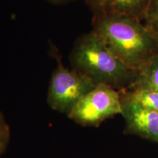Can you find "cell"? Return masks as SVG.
Masks as SVG:
<instances>
[{
	"mask_svg": "<svg viewBox=\"0 0 158 158\" xmlns=\"http://www.w3.org/2000/svg\"><path fill=\"white\" fill-rule=\"evenodd\" d=\"M92 31L114 56L137 71L158 54V43L143 23L127 15L94 13Z\"/></svg>",
	"mask_w": 158,
	"mask_h": 158,
	"instance_id": "cell-1",
	"label": "cell"
},
{
	"mask_svg": "<svg viewBox=\"0 0 158 158\" xmlns=\"http://www.w3.org/2000/svg\"><path fill=\"white\" fill-rule=\"evenodd\" d=\"M70 60L73 70L96 85H107L118 92L130 88L137 74L114 56L92 31L76 40Z\"/></svg>",
	"mask_w": 158,
	"mask_h": 158,
	"instance_id": "cell-2",
	"label": "cell"
},
{
	"mask_svg": "<svg viewBox=\"0 0 158 158\" xmlns=\"http://www.w3.org/2000/svg\"><path fill=\"white\" fill-rule=\"evenodd\" d=\"M54 56L57 66L51 75L47 102L53 110L68 115L77 102L97 85L84 74L65 68L56 51Z\"/></svg>",
	"mask_w": 158,
	"mask_h": 158,
	"instance_id": "cell-3",
	"label": "cell"
},
{
	"mask_svg": "<svg viewBox=\"0 0 158 158\" xmlns=\"http://www.w3.org/2000/svg\"><path fill=\"white\" fill-rule=\"evenodd\" d=\"M118 114H122L119 92L107 85L98 84L77 102L68 116L80 125L98 127Z\"/></svg>",
	"mask_w": 158,
	"mask_h": 158,
	"instance_id": "cell-4",
	"label": "cell"
},
{
	"mask_svg": "<svg viewBox=\"0 0 158 158\" xmlns=\"http://www.w3.org/2000/svg\"><path fill=\"white\" fill-rule=\"evenodd\" d=\"M119 94L126 132L158 143V112L144 107L122 92Z\"/></svg>",
	"mask_w": 158,
	"mask_h": 158,
	"instance_id": "cell-5",
	"label": "cell"
},
{
	"mask_svg": "<svg viewBox=\"0 0 158 158\" xmlns=\"http://www.w3.org/2000/svg\"><path fill=\"white\" fill-rule=\"evenodd\" d=\"M151 0H106L102 10L123 14L143 21Z\"/></svg>",
	"mask_w": 158,
	"mask_h": 158,
	"instance_id": "cell-6",
	"label": "cell"
},
{
	"mask_svg": "<svg viewBox=\"0 0 158 158\" xmlns=\"http://www.w3.org/2000/svg\"><path fill=\"white\" fill-rule=\"evenodd\" d=\"M136 73L135 81L130 88L158 91V54L150 59Z\"/></svg>",
	"mask_w": 158,
	"mask_h": 158,
	"instance_id": "cell-7",
	"label": "cell"
},
{
	"mask_svg": "<svg viewBox=\"0 0 158 158\" xmlns=\"http://www.w3.org/2000/svg\"><path fill=\"white\" fill-rule=\"evenodd\" d=\"M122 93L144 107L158 112V91L141 88H129L122 91Z\"/></svg>",
	"mask_w": 158,
	"mask_h": 158,
	"instance_id": "cell-8",
	"label": "cell"
},
{
	"mask_svg": "<svg viewBox=\"0 0 158 158\" xmlns=\"http://www.w3.org/2000/svg\"><path fill=\"white\" fill-rule=\"evenodd\" d=\"M142 22L158 43V0H151Z\"/></svg>",
	"mask_w": 158,
	"mask_h": 158,
	"instance_id": "cell-9",
	"label": "cell"
},
{
	"mask_svg": "<svg viewBox=\"0 0 158 158\" xmlns=\"http://www.w3.org/2000/svg\"><path fill=\"white\" fill-rule=\"evenodd\" d=\"M10 141V128L0 110V157L5 152Z\"/></svg>",
	"mask_w": 158,
	"mask_h": 158,
	"instance_id": "cell-10",
	"label": "cell"
},
{
	"mask_svg": "<svg viewBox=\"0 0 158 158\" xmlns=\"http://www.w3.org/2000/svg\"><path fill=\"white\" fill-rule=\"evenodd\" d=\"M93 13L102 10L106 0H85Z\"/></svg>",
	"mask_w": 158,
	"mask_h": 158,
	"instance_id": "cell-11",
	"label": "cell"
},
{
	"mask_svg": "<svg viewBox=\"0 0 158 158\" xmlns=\"http://www.w3.org/2000/svg\"><path fill=\"white\" fill-rule=\"evenodd\" d=\"M49 2L55 4V5H62V4H65L70 2L75 1V0H47Z\"/></svg>",
	"mask_w": 158,
	"mask_h": 158,
	"instance_id": "cell-12",
	"label": "cell"
}]
</instances>
